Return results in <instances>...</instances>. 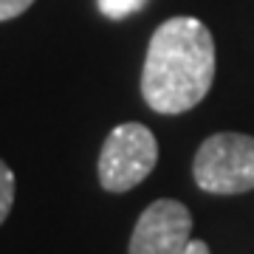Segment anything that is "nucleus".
<instances>
[{"label": "nucleus", "mask_w": 254, "mask_h": 254, "mask_svg": "<svg viewBox=\"0 0 254 254\" xmlns=\"http://www.w3.org/2000/svg\"><path fill=\"white\" fill-rule=\"evenodd\" d=\"M215 79V40L195 17H170L150 37L141 71V96L155 113L192 110Z\"/></svg>", "instance_id": "nucleus-1"}, {"label": "nucleus", "mask_w": 254, "mask_h": 254, "mask_svg": "<svg viewBox=\"0 0 254 254\" xmlns=\"http://www.w3.org/2000/svg\"><path fill=\"white\" fill-rule=\"evenodd\" d=\"M192 175L203 192L240 195L254 190V136L215 133L195 153Z\"/></svg>", "instance_id": "nucleus-2"}, {"label": "nucleus", "mask_w": 254, "mask_h": 254, "mask_svg": "<svg viewBox=\"0 0 254 254\" xmlns=\"http://www.w3.org/2000/svg\"><path fill=\"white\" fill-rule=\"evenodd\" d=\"M158 141L150 127L125 122L113 127L99 153V184L108 192H127L155 170Z\"/></svg>", "instance_id": "nucleus-3"}, {"label": "nucleus", "mask_w": 254, "mask_h": 254, "mask_svg": "<svg viewBox=\"0 0 254 254\" xmlns=\"http://www.w3.org/2000/svg\"><path fill=\"white\" fill-rule=\"evenodd\" d=\"M192 215L181 200L161 198L141 212L127 254H184L192 240Z\"/></svg>", "instance_id": "nucleus-4"}, {"label": "nucleus", "mask_w": 254, "mask_h": 254, "mask_svg": "<svg viewBox=\"0 0 254 254\" xmlns=\"http://www.w3.org/2000/svg\"><path fill=\"white\" fill-rule=\"evenodd\" d=\"M11 206H14V173L0 158V223L9 218Z\"/></svg>", "instance_id": "nucleus-5"}, {"label": "nucleus", "mask_w": 254, "mask_h": 254, "mask_svg": "<svg viewBox=\"0 0 254 254\" xmlns=\"http://www.w3.org/2000/svg\"><path fill=\"white\" fill-rule=\"evenodd\" d=\"M147 0H99V11L110 20H122L144 6Z\"/></svg>", "instance_id": "nucleus-6"}, {"label": "nucleus", "mask_w": 254, "mask_h": 254, "mask_svg": "<svg viewBox=\"0 0 254 254\" xmlns=\"http://www.w3.org/2000/svg\"><path fill=\"white\" fill-rule=\"evenodd\" d=\"M31 3H34V0H0V20L20 17Z\"/></svg>", "instance_id": "nucleus-7"}, {"label": "nucleus", "mask_w": 254, "mask_h": 254, "mask_svg": "<svg viewBox=\"0 0 254 254\" xmlns=\"http://www.w3.org/2000/svg\"><path fill=\"white\" fill-rule=\"evenodd\" d=\"M184 254H209V246L203 240H190V246H187Z\"/></svg>", "instance_id": "nucleus-8"}]
</instances>
